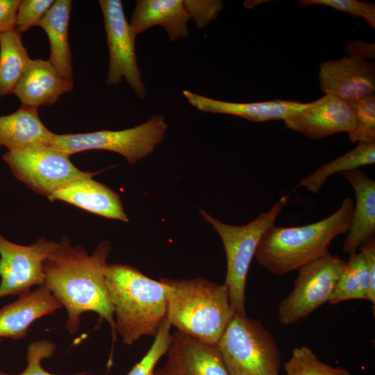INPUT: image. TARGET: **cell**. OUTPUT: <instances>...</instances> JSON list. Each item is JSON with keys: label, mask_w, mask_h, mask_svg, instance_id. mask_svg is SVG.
<instances>
[{"label": "cell", "mask_w": 375, "mask_h": 375, "mask_svg": "<svg viewBox=\"0 0 375 375\" xmlns=\"http://www.w3.org/2000/svg\"><path fill=\"white\" fill-rule=\"evenodd\" d=\"M374 163L375 142H359L353 149L321 165L312 174L303 178L299 185L305 188L311 193L316 194L333 174H342Z\"/></svg>", "instance_id": "24"}, {"label": "cell", "mask_w": 375, "mask_h": 375, "mask_svg": "<svg viewBox=\"0 0 375 375\" xmlns=\"http://www.w3.org/2000/svg\"><path fill=\"white\" fill-rule=\"evenodd\" d=\"M288 200V194L282 196L269 210L260 213L255 219L242 226L225 224L199 209L203 219L212 226L222 241L226 258L224 284L235 313L247 315L245 288L251 260L261 238L275 224Z\"/></svg>", "instance_id": "5"}, {"label": "cell", "mask_w": 375, "mask_h": 375, "mask_svg": "<svg viewBox=\"0 0 375 375\" xmlns=\"http://www.w3.org/2000/svg\"><path fill=\"white\" fill-rule=\"evenodd\" d=\"M111 244L99 243L92 255L81 247H72L63 236L43 265V285L67 310L65 328L76 334L81 315L94 312L110 324L113 342L116 339L114 310L106 285V269Z\"/></svg>", "instance_id": "1"}, {"label": "cell", "mask_w": 375, "mask_h": 375, "mask_svg": "<svg viewBox=\"0 0 375 375\" xmlns=\"http://www.w3.org/2000/svg\"><path fill=\"white\" fill-rule=\"evenodd\" d=\"M160 280L167 287L171 325L197 340L217 344L235 313L226 285L203 278Z\"/></svg>", "instance_id": "4"}, {"label": "cell", "mask_w": 375, "mask_h": 375, "mask_svg": "<svg viewBox=\"0 0 375 375\" xmlns=\"http://www.w3.org/2000/svg\"><path fill=\"white\" fill-rule=\"evenodd\" d=\"M346 263L328 253L299 268L292 291L278 306L280 323L295 324L328 303Z\"/></svg>", "instance_id": "9"}, {"label": "cell", "mask_w": 375, "mask_h": 375, "mask_svg": "<svg viewBox=\"0 0 375 375\" xmlns=\"http://www.w3.org/2000/svg\"><path fill=\"white\" fill-rule=\"evenodd\" d=\"M47 198L51 201H62L106 218L128 222L120 197L92 177L75 180Z\"/></svg>", "instance_id": "18"}, {"label": "cell", "mask_w": 375, "mask_h": 375, "mask_svg": "<svg viewBox=\"0 0 375 375\" xmlns=\"http://www.w3.org/2000/svg\"><path fill=\"white\" fill-rule=\"evenodd\" d=\"M153 375H158V374L156 372V371H154V373Z\"/></svg>", "instance_id": "37"}, {"label": "cell", "mask_w": 375, "mask_h": 375, "mask_svg": "<svg viewBox=\"0 0 375 375\" xmlns=\"http://www.w3.org/2000/svg\"><path fill=\"white\" fill-rule=\"evenodd\" d=\"M31 59L15 29L0 34V98L13 93Z\"/></svg>", "instance_id": "23"}, {"label": "cell", "mask_w": 375, "mask_h": 375, "mask_svg": "<svg viewBox=\"0 0 375 375\" xmlns=\"http://www.w3.org/2000/svg\"><path fill=\"white\" fill-rule=\"evenodd\" d=\"M58 242L40 238L23 246L6 240L0 233V298L22 295L43 285L45 260Z\"/></svg>", "instance_id": "11"}, {"label": "cell", "mask_w": 375, "mask_h": 375, "mask_svg": "<svg viewBox=\"0 0 375 375\" xmlns=\"http://www.w3.org/2000/svg\"><path fill=\"white\" fill-rule=\"evenodd\" d=\"M355 117L354 129L348 133L351 142H375V96L347 101Z\"/></svg>", "instance_id": "27"}, {"label": "cell", "mask_w": 375, "mask_h": 375, "mask_svg": "<svg viewBox=\"0 0 375 375\" xmlns=\"http://www.w3.org/2000/svg\"><path fill=\"white\" fill-rule=\"evenodd\" d=\"M344 52L349 57L358 59H374L375 44L362 40H353L344 47Z\"/></svg>", "instance_id": "35"}, {"label": "cell", "mask_w": 375, "mask_h": 375, "mask_svg": "<svg viewBox=\"0 0 375 375\" xmlns=\"http://www.w3.org/2000/svg\"><path fill=\"white\" fill-rule=\"evenodd\" d=\"M286 375H351L344 367H334L322 362L307 346L293 349L284 363Z\"/></svg>", "instance_id": "26"}, {"label": "cell", "mask_w": 375, "mask_h": 375, "mask_svg": "<svg viewBox=\"0 0 375 375\" xmlns=\"http://www.w3.org/2000/svg\"><path fill=\"white\" fill-rule=\"evenodd\" d=\"M217 346L229 375H280L278 344L258 320L235 313Z\"/></svg>", "instance_id": "6"}, {"label": "cell", "mask_w": 375, "mask_h": 375, "mask_svg": "<svg viewBox=\"0 0 375 375\" xmlns=\"http://www.w3.org/2000/svg\"><path fill=\"white\" fill-rule=\"evenodd\" d=\"M38 108L22 106L0 116V148L15 151L50 145L54 136L41 121Z\"/></svg>", "instance_id": "21"}, {"label": "cell", "mask_w": 375, "mask_h": 375, "mask_svg": "<svg viewBox=\"0 0 375 375\" xmlns=\"http://www.w3.org/2000/svg\"><path fill=\"white\" fill-rule=\"evenodd\" d=\"M158 375H229L217 344L205 343L178 331Z\"/></svg>", "instance_id": "13"}, {"label": "cell", "mask_w": 375, "mask_h": 375, "mask_svg": "<svg viewBox=\"0 0 375 375\" xmlns=\"http://www.w3.org/2000/svg\"><path fill=\"white\" fill-rule=\"evenodd\" d=\"M54 3L53 0H20L17 11L15 30L20 34L37 26Z\"/></svg>", "instance_id": "31"}, {"label": "cell", "mask_w": 375, "mask_h": 375, "mask_svg": "<svg viewBox=\"0 0 375 375\" xmlns=\"http://www.w3.org/2000/svg\"><path fill=\"white\" fill-rule=\"evenodd\" d=\"M72 1L56 0L37 26L46 33L50 44L49 61L65 78L74 81L69 24Z\"/></svg>", "instance_id": "22"}, {"label": "cell", "mask_w": 375, "mask_h": 375, "mask_svg": "<svg viewBox=\"0 0 375 375\" xmlns=\"http://www.w3.org/2000/svg\"><path fill=\"white\" fill-rule=\"evenodd\" d=\"M190 15L183 0H138L129 22L138 35L148 28L161 26L172 42L189 36Z\"/></svg>", "instance_id": "20"}, {"label": "cell", "mask_w": 375, "mask_h": 375, "mask_svg": "<svg viewBox=\"0 0 375 375\" xmlns=\"http://www.w3.org/2000/svg\"><path fill=\"white\" fill-rule=\"evenodd\" d=\"M182 94L191 106L200 111L235 115L253 122L285 120L301 112L310 103L281 99L236 103L215 99L188 90Z\"/></svg>", "instance_id": "15"}, {"label": "cell", "mask_w": 375, "mask_h": 375, "mask_svg": "<svg viewBox=\"0 0 375 375\" xmlns=\"http://www.w3.org/2000/svg\"><path fill=\"white\" fill-rule=\"evenodd\" d=\"M353 206V199L347 197L336 211L317 222L299 226L273 225L261 238L255 257L274 275L298 270L328 253L331 242L347 233Z\"/></svg>", "instance_id": "2"}, {"label": "cell", "mask_w": 375, "mask_h": 375, "mask_svg": "<svg viewBox=\"0 0 375 375\" xmlns=\"http://www.w3.org/2000/svg\"><path fill=\"white\" fill-rule=\"evenodd\" d=\"M106 280L115 317V331L123 342L131 345L144 335L155 338L167 318L166 284L122 264L107 265Z\"/></svg>", "instance_id": "3"}, {"label": "cell", "mask_w": 375, "mask_h": 375, "mask_svg": "<svg viewBox=\"0 0 375 375\" xmlns=\"http://www.w3.org/2000/svg\"><path fill=\"white\" fill-rule=\"evenodd\" d=\"M109 51V67L106 78L108 85H116L123 78L136 96L144 99L145 85L138 67L135 39L124 11L121 0H100Z\"/></svg>", "instance_id": "10"}, {"label": "cell", "mask_w": 375, "mask_h": 375, "mask_svg": "<svg viewBox=\"0 0 375 375\" xmlns=\"http://www.w3.org/2000/svg\"><path fill=\"white\" fill-rule=\"evenodd\" d=\"M185 6L198 28H205L217 18L224 3L220 0H185Z\"/></svg>", "instance_id": "32"}, {"label": "cell", "mask_w": 375, "mask_h": 375, "mask_svg": "<svg viewBox=\"0 0 375 375\" xmlns=\"http://www.w3.org/2000/svg\"><path fill=\"white\" fill-rule=\"evenodd\" d=\"M360 252L364 255L369 273V284L366 299L373 306L375 304V239H372L360 247Z\"/></svg>", "instance_id": "33"}, {"label": "cell", "mask_w": 375, "mask_h": 375, "mask_svg": "<svg viewBox=\"0 0 375 375\" xmlns=\"http://www.w3.org/2000/svg\"><path fill=\"white\" fill-rule=\"evenodd\" d=\"M20 0H0V34L15 29Z\"/></svg>", "instance_id": "34"}, {"label": "cell", "mask_w": 375, "mask_h": 375, "mask_svg": "<svg viewBox=\"0 0 375 375\" xmlns=\"http://www.w3.org/2000/svg\"><path fill=\"white\" fill-rule=\"evenodd\" d=\"M172 325L167 318L161 324L154 341L144 357L137 362L127 375H153L160 359L166 354L172 340Z\"/></svg>", "instance_id": "28"}, {"label": "cell", "mask_w": 375, "mask_h": 375, "mask_svg": "<svg viewBox=\"0 0 375 375\" xmlns=\"http://www.w3.org/2000/svg\"><path fill=\"white\" fill-rule=\"evenodd\" d=\"M74 81L64 78L47 60L31 59L13 94L21 105L38 108L55 103L74 89Z\"/></svg>", "instance_id": "17"}, {"label": "cell", "mask_w": 375, "mask_h": 375, "mask_svg": "<svg viewBox=\"0 0 375 375\" xmlns=\"http://www.w3.org/2000/svg\"><path fill=\"white\" fill-rule=\"evenodd\" d=\"M302 6H325L347 13L353 18L362 17L366 24L375 28V4L357 0H301Z\"/></svg>", "instance_id": "29"}, {"label": "cell", "mask_w": 375, "mask_h": 375, "mask_svg": "<svg viewBox=\"0 0 375 375\" xmlns=\"http://www.w3.org/2000/svg\"><path fill=\"white\" fill-rule=\"evenodd\" d=\"M262 2H266V1H246L244 2V6L247 8H251L261 4Z\"/></svg>", "instance_id": "36"}, {"label": "cell", "mask_w": 375, "mask_h": 375, "mask_svg": "<svg viewBox=\"0 0 375 375\" xmlns=\"http://www.w3.org/2000/svg\"><path fill=\"white\" fill-rule=\"evenodd\" d=\"M56 346L47 340H42L30 343L26 349L27 366L18 374H10L0 372V375H56L44 370L41 365L43 359L53 356ZM88 372H82L71 375H87Z\"/></svg>", "instance_id": "30"}, {"label": "cell", "mask_w": 375, "mask_h": 375, "mask_svg": "<svg viewBox=\"0 0 375 375\" xmlns=\"http://www.w3.org/2000/svg\"><path fill=\"white\" fill-rule=\"evenodd\" d=\"M320 89L326 93L351 101L374 94V62L343 57L319 65Z\"/></svg>", "instance_id": "12"}, {"label": "cell", "mask_w": 375, "mask_h": 375, "mask_svg": "<svg viewBox=\"0 0 375 375\" xmlns=\"http://www.w3.org/2000/svg\"><path fill=\"white\" fill-rule=\"evenodd\" d=\"M167 128L165 116L158 114L140 125L121 131L54 134L50 145L69 156L88 150L110 151L123 156L129 164L134 165L155 150L163 140Z\"/></svg>", "instance_id": "7"}, {"label": "cell", "mask_w": 375, "mask_h": 375, "mask_svg": "<svg viewBox=\"0 0 375 375\" xmlns=\"http://www.w3.org/2000/svg\"><path fill=\"white\" fill-rule=\"evenodd\" d=\"M62 307L60 301L45 286L22 295L0 308V340H18L26 337L31 325Z\"/></svg>", "instance_id": "16"}, {"label": "cell", "mask_w": 375, "mask_h": 375, "mask_svg": "<svg viewBox=\"0 0 375 375\" xmlns=\"http://www.w3.org/2000/svg\"><path fill=\"white\" fill-rule=\"evenodd\" d=\"M368 284L369 273L364 255L361 252L352 253L328 303L334 305L348 300L366 299Z\"/></svg>", "instance_id": "25"}, {"label": "cell", "mask_w": 375, "mask_h": 375, "mask_svg": "<svg viewBox=\"0 0 375 375\" xmlns=\"http://www.w3.org/2000/svg\"><path fill=\"white\" fill-rule=\"evenodd\" d=\"M352 186L356 203L342 251L349 255L375 235V181L358 169L342 173Z\"/></svg>", "instance_id": "19"}, {"label": "cell", "mask_w": 375, "mask_h": 375, "mask_svg": "<svg viewBox=\"0 0 375 375\" xmlns=\"http://www.w3.org/2000/svg\"><path fill=\"white\" fill-rule=\"evenodd\" d=\"M284 122L288 128L315 140L340 132L349 133L355 127L349 103L330 94L310 102L307 108Z\"/></svg>", "instance_id": "14"}, {"label": "cell", "mask_w": 375, "mask_h": 375, "mask_svg": "<svg viewBox=\"0 0 375 375\" xmlns=\"http://www.w3.org/2000/svg\"><path fill=\"white\" fill-rule=\"evenodd\" d=\"M69 156L47 145L7 151L3 160L18 180L35 192L48 197L75 180L98 174L78 169Z\"/></svg>", "instance_id": "8"}]
</instances>
